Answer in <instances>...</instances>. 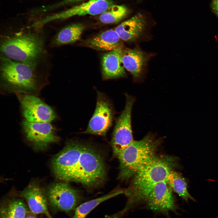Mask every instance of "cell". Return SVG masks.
Segmentation results:
<instances>
[{
    "instance_id": "4",
    "label": "cell",
    "mask_w": 218,
    "mask_h": 218,
    "mask_svg": "<svg viewBox=\"0 0 218 218\" xmlns=\"http://www.w3.org/2000/svg\"><path fill=\"white\" fill-rule=\"evenodd\" d=\"M162 141L153 133L139 140H134L123 150L117 158L119 162V180L132 178L137 172L153 159Z\"/></svg>"
},
{
    "instance_id": "10",
    "label": "cell",
    "mask_w": 218,
    "mask_h": 218,
    "mask_svg": "<svg viewBox=\"0 0 218 218\" xmlns=\"http://www.w3.org/2000/svg\"><path fill=\"white\" fill-rule=\"evenodd\" d=\"M114 4L111 0H89L66 10L47 17L34 24L35 27H41L50 22L68 18L75 16L101 14Z\"/></svg>"
},
{
    "instance_id": "7",
    "label": "cell",
    "mask_w": 218,
    "mask_h": 218,
    "mask_svg": "<svg viewBox=\"0 0 218 218\" xmlns=\"http://www.w3.org/2000/svg\"><path fill=\"white\" fill-rule=\"evenodd\" d=\"M46 193L48 205L55 211L69 212L75 209L81 200L78 192L64 182L51 184Z\"/></svg>"
},
{
    "instance_id": "25",
    "label": "cell",
    "mask_w": 218,
    "mask_h": 218,
    "mask_svg": "<svg viewBox=\"0 0 218 218\" xmlns=\"http://www.w3.org/2000/svg\"><path fill=\"white\" fill-rule=\"evenodd\" d=\"M25 218H36V217L34 215V214L32 213H29Z\"/></svg>"
},
{
    "instance_id": "17",
    "label": "cell",
    "mask_w": 218,
    "mask_h": 218,
    "mask_svg": "<svg viewBox=\"0 0 218 218\" xmlns=\"http://www.w3.org/2000/svg\"><path fill=\"white\" fill-rule=\"evenodd\" d=\"M121 40L115 29H111L87 39L84 44L96 50L108 52L122 49Z\"/></svg>"
},
{
    "instance_id": "18",
    "label": "cell",
    "mask_w": 218,
    "mask_h": 218,
    "mask_svg": "<svg viewBox=\"0 0 218 218\" xmlns=\"http://www.w3.org/2000/svg\"><path fill=\"white\" fill-rule=\"evenodd\" d=\"M84 26L80 23L73 24L61 29L56 35L54 44L58 46L75 43L80 38Z\"/></svg>"
},
{
    "instance_id": "2",
    "label": "cell",
    "mask_w": 218,
    "mask_h": 218,
    "mask_svg": "<svg viewBox=\"0 0 218 218\" xmlns=\"http://www.w3.org/2000/svg\"><path fill=\"white\" fill-rule=\"evenodd\" d=\"M177 158L166 155H156L135 174L129 186L124 189L128 197L121 211L125 212L137 205L146 202L151 192L158 183L166 181L170 172L176 168Z\"/></svg>"
},
{
    "instance_id": "16",
    "label": "cell",
    "mask_w": 218,
    "mask_h": 218,
    "mask_svg": "<svg viewBox=\"0 0 218 218\" xmlns=\"http://www.w3.org/2000/svg\"><path fill=\"white\" fill-rule=\"evenodd\" d=\"M149 58L148 55L138 48L122 50L123 65L135 79L141 76Z\"/></svg>"
},
{
    "instance_id": "21",
    "label": "cell",
    "mask_w": 218,
    "mask_h": 218,
    "mask_svg": "<svg viewBox=\"0 0 218 218\" xmlns=\"http://www.w3.org/2000/svg\"><path fill=\"white\" fill-rule=\"evenodd\" d=\"M166 181L172 190L186 202L188 201L189 199L195 201L188 192L186 180L181 174L174 170H172L168 175Z\"/></svg>"
},
{
    "instance_id": "22",
    "label": "cell",
    "mask_w": 218,
    "mask_h": 218,
    "mask_svg": "<svg viewBox=\"0 0 218 218\" xmlns=\"http://www.w3.org/2000/svg\"><path fill=\"white\" fill-rule=\"evenodd\" d=\"M128 10L124 5L113 4L101 14L99 20L105 24L117 23L127 15Z\"/></svg>"
},
{
    "instance_id": "8",
    "label": "cell",
    "mask_w": 218,
    "mask_h": 218,
    "mask_svg": "<svg viewBox=\"0 0 218 218\" xmlns=\"http://www.w3.org/2000/svg\"><path fill=\"white\" fill-rule=\"evenodd\" d=\"M16 94L25 120L32 123H51L57 118L54 109L37 96Z\"/></svg>"
},
{
    "instance_id": "9",
    "label": "cell",
    "mask_w": 218,
    "mask_h": 218,
    "mask_svg": "<svg viewBox=\"0 0 218 218\" xmlns=\"http://www.w3.org/2000/svg\"><path fill=\"white\" fill-rule=\"evenodd\" d=\"M114 115L111 102L104 94L97 91L95 109L84 133L105 136L112 124Z\"/></svg>"
},
{
    "instance_id": "15",
    "label": "cell",
    "mask_w": 218,
    "mask_h": 218,
    "mask_svg": "<svg viewBox=\"0 0 218 218\" xmlns=\"http://www.w3.org/2000/svg\"><path fill=\"white\" fill-rule=\"evenodd\" d=\"M122 49L108 51L101 58L102 73L105 80L117 78L126 75L122 60Z\"/></svg>"
},
{
    "instance_id": "6",
    "label": "cell",
    "mask_w": 218,
    "mask_h": 218,
    "mask_svg": "<svg viewBox=\"0 0 218 218\" xmlns=\"http://www.w3.org/2000/svg\"><path fill=\"white\" fill-rule=\"evenodd\" d=\"M125 107L115 122L111 141L113 155L119 154L134 141L131 125L132 108L135 101L133 97L127 94Z\"/></svg>"
},
{
    "instance_id": "20",
    "label": "cell",
    "mask_w": 218,
    "mask_h": 218,
    "mask_svg": "<svg viewBox=\"0 0 218 218\" xmlns=\"http://www.w3.org/2000/svg\"><path fill=\"white\" fill-rule=\"evenodd\" d=\"M29 213L28 209L23 201L13 199L2 206L0 218H25Z\"/></svg>"
},
{
    "instance_id": "19",
    "label": "cell",
    "mask_w": 218,
    "mask_h": 218,
    "mask_svg": "<svg viewBox=\"0 0 218 218\" xmlns=\"http://www.w3.org/2000/svg\"><path fill=\"white\" fill-rule=\"evenodd\" d=\"M124 189H115L104 196L80 204L74 209L73 218H85L91 210L100 203L119 194L124 193Z\"/></svg>"
},
{
    "instance_id": "5",
    "label": "cell",
    "mask_w": 218,
    "mask_h": 218,
    "mask_svg": "<svg viewBox=\"0 0 218 218\" xmlns=\"http://www.w3.org/2000/svg\"><path fill=\"white\" fill-rule=\"evenodd\" d=\"M43 50L41 39L33 34H23L8 37L1 44L5 57L26 64L34 68Z\"/></svg>"
},
{
    "instance_id": "24",
    "label": "cell",
    "mask_w": 218,
    "mask_h": 218,
    "mask_svg": "<svg viewBox=\"0 0 218 218\" xmlns=\"http://www.w3.org/2000/svg\"><path fill=\"white\" fill-rule=\"evenodd\" d=\"M82 0H63L56 5L53 6V8L57 7L72 4L80 1Z\"/></svg>"
},
{
    "instance_id": "1",
    "label": "cell",
    "mask_w": 218,
    "mask_h": 218,
    "mask_svg": "<svg viewBox=\"0 0 218 218\" xmlns=\"http://www.w3.org/2000/svg\"><path fill=\"white\" fill-rule=\"evenodd\" d=\"M51 168L58 179L95 188L104 182L106 176L102 156L91 146L77 141L68 142L52 159Z\"/></svg>"
},
{
    "instance_id": "12",
    "label": "cell",
    "mask_w": 218,
    "mask_h": 218,
    "mask_svg": "<svg viewBox=\"0 0 218 218\" xmlns=\"http://www.w3.org/2000/svg\"><path fill=\"white\" fill-rule=\"evenodd\" d=\"M172 191L166 181L158 183L149 196L147 208L167 216L170 211L176 213L177 206Z\"/></svg>"
},
{
    "instance_id": "3",
    "label": "cell",
    "mask_w": 218,
    "mask_h": 218,
    "mask_svg": "<svg viewBox=\"0 0 218 218\" xmlns=\"http://www.w3.org/2000/svg\"><path fill=\"white\" fill-rule=\"evenodd\" d=\"M34 69L21 62L2 57L0 77L2 92L38 95L45 84Z\"/></svg>"
},
{
    "instance_id": "23",
    "label": "cell",
    "mask_w": 218,
    "mask_h": 218,
    "mask_svg": "<svg viewBox=\"0 0 218 218\" xmlns=\"http://www.w3.org/2000/svg\"><path fill=\"white\" fill-rule=\"evenodd\" d=\"M210 7L212 12L218 18V0H212Z\"/></svg>"
},
{
    "instance_id": "14",
    "label": "cell",
    "mask_w": 218,
    "mask_h": 218,
    "mask_svg": "<svg viewBox=\"0 0 218 218\" xmlns=\"http://www.w3.org/2000/svg\"><path fill=\"white\" fill-rule=\"evenodd\" d=\"M146 25L145 17L138 13L122 22L114 29L122 40L127 42H134L142 35Z\"/></svg>"
},
{
    "instance_id": "11",
    "label": "cell",
    "mask_w": 218,
    "mask_h": 218,
    "mask_svg": "<svg viewBox=\"0 0 218 218\" xmlns=\"http://www.w3.org/2000/svg\"><path fill=\"white\" fill-rule=\"evenodd\" d=\"M27 139L40 150H44L59 138L50 123H32L25 120L21 124Z\"/></svg>"
},
{
    "instance_id": "13",
    "label": "cell",
    "mask_w": 218,
    "mask_h": 218,
    "mask_svg": "<svg viewBox=\"0 0 218 218\" xmlns=\"http://www.w3.org/2000/svg\"><path fill=\"white\" fill-rule=\"evenodd\" d=\"M26 200L30 210L34 214H44L48 218H53L48 209L46 193L35 182L28 184L21 193Z\"/></svg>"
}]
</instances>
